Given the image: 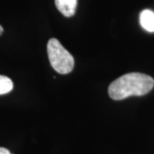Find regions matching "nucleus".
Wrapping results in <instances>:
<instances>
[{
  "label": "nucleus",
  "instance_id": "obj_1",
  "mask_svg": "<svg viewBox=\"0 0 154 154\" xmlns=\"http://www.w3.org/2000/svg\"><path fill=\"white\" fill-rule=\"evenodd\" d=\"M154 80L142 73H128L116 79L108 88L109 96L122 100L129 96H143L153 88Z\"/></svg>",
  "mask_w": 154,
  "mask_h": 154
},
{
  "label": "nucleus",
  "instance_id": "obj_2",
  "mask_svg": "<svg viewBox=\"0 0 154 154\" xmlns=\"http://www.w3.org/2000/svg\"><path fill=\"white\" fill-rule=\"evenodd\" d=\"M47 54L50 63L56 71L62 75L69 74L75 66L73 56L55 38H51L47 44Z\"/></svg>",
  "mask_w": 154,
  "mask_h": 154
},
{
  "label": "nucleus",
  "instance_id": "obj_3",
  "mask_svg": "<svg viewBox=\"0 0 154 154\" xmlns=\"http://www.w3.org/2000/svg\"><path fill=\"white\" fill-rule=\"evenodd\" d=\"M57 9L65 17H71L75 14L77 0H55Z\"/></svg>",
  "mask_w": 154,
  "mask_h": 154
},
{
  "label": "nucleus",
  "instance_id": "obj_4",
  "mask_svg": "<svg viewBox=\"0 0 154 154\" xmlns=\"http://www.w3.org/2000/svg\"><path fill=\"white\" fill-rule=\"evenodd\" d=\"M141 27L147 32H154V12L150 10H144L140 15Z\"/></svg>",
  "mask_w": 154,
  "mask_h": 154
},
{
  "label": "nucleus",
  "instance_id": "obj_5",
  "mask_svg": "<svg viewBox=\"0 0 154 154\" xmlns=\"http://www.w3.org/2000/svg\"><path fill=\"white\" fill-rule=\"evenodd\" d=\"M14 88L13 82L9 77L0 75V95L9 94Z\"/></svg>",
  "mask_w": 154,
  "mask_h": 154
},
{
  "label": "nucleus",
  "instance_id": "obj_6",
  "mask_svg": "<svg viewBox=\"0 0 154 154\" xmlns=\"http://www.w3.org/2000/svg\"><path fill=\"white\" fill-rule=\"evenodd\" d=\"M0 154H11L8 149L5 147H0Z\"/></svg>",
  "mask_w": 154,
  "mask_h": 154
},
{
  "label": "nucleus",
  "instance_id": "obj_7",
  "mask_svg": "<svg viewBox=\"0 0 154 154\" xmlns=\"http://www.w3.org/2000/svg\"><path fill=\"white\" fill-rule=\"evenodd\" d=\"M3 32H4V29H3V28H2V26L0 25V35L3 33Z\"/></svg>",
  "mask_w": 154,
  "mask_h": 154
}]
</instances>
